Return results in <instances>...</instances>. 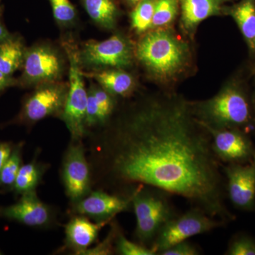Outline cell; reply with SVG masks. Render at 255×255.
<instances>
[{
  "label": "cell",
  "mask_w": 255,
  "mask_h": 255,
  "mask_svg": "<svg viewBox=\"0 0 255 255\" xmlns=\"http://www.w3.org/2000/svg\"><path fill=\"white\" fill-rule=\"evenodd\" d=\"M179 6V0H156L152 28H164L173 22Z\"/></svg>",
  "instance_id": "obj_24"
},
{
  "label": "cell",
  "mask_w": 255,
  "mask_h": 255,
  "mask_svg": "<svg viewBox=\"0 0 255 255\" xmlns=\"http://www.w3.org/2000/svg\"><path fill=\"white\" fill-rule=\"evenodd\" d=\"M62 179L65 192L73 204L91 192L90 164L82 141L72 142L64 157Z\"/></svg>",
  "instance_id": "obj_10"
},
{
  "label": "cell",
  "mask_w": 255,
  "mask_h": 255,
  "mask_svg": "<svg viewBox=\"0 0 255 255\" xmlns=\"http://www.w3.org/2000/svg\"><path fill=\"white\" fill-rule=\"evenodd\" d=\"M43 173L44 167L36 161H31L29 163L22 164L18 171L11 190H14L16 194L21 196L36 191Z\"/></svg>",
  "instance_id": "obj_21"
},
{
  "label": "cell",
  "mask_w": 255,
  "mask_h": 255,
  "mask_svg": "<svg viewBox=\"0 0 255 255\" xmlns=\"http://www.w3.org/2000/svg\"><path fill=\"white\" fill-rule=\"evenodd\" d=\"M23 143L14 145L11 155L0 171V188L11 189L22 165Z\"/></svg>",
  "instance_id": "obj_23"
},
{
  "label": "cell",
  "mask_w": 255,
  "mask_h": 255,
  "mask_svg": "<svg viewBox=\"0 0 255 255\" xmlns=\"http://www.w3.org/2000/svg\"><path fill=\"white\" fill-rule=\"evenodd\" d=\"M200 251L193 243L187 241L181 242L168 249L162 251L159 255H199Z\"/></svg>",
  "instance_id": "obj_31"
},
{
  "label": "cell",
  "mask_w": 255,
  "mask_h": 255,
  "mask_svg": "<svg viewBox=\"0 0 255 255\" xmlns=\"http://www.w3.org/2000/svg\"><path fill=\"white\" fill-rule=\"evenodd\" d=\"M53 17L62 28L73 26L77 21V10L70 0H49Z\"/></svg>",
  "instance_id": "obj_25"
},
{
  "label": "cell",
  "mask_w": 255,
  "mask_h": 255,
  "mask_svg": "<svg viewBox=\"0 0 255 255\" xmlns=\"http://www.w3.org/2000/svg\"><path fill=\"white\" fill-rule=\"evenodd\" d=\"M34 88L23 101L15 123L34 124L47 117L61 115L68 96V83L48 82Z\"/></svg>",
  "instance_id": "obj_9"
},
{
  "label": "cell",
  "mask_w": 255,
  "mask_h": 255,
  "mask_svg": "<svg viewBox=\"0 0 255 255\" xmlns=\"http://www.w3.org/2000/svg\"><path fill=\"white\" fill-rule=\"evenodd\" d=\"M127 1L130 4L136 5L137 4V3H138L139 1H140V0H127Z\"/></svg>",
  "instance_id": "obj_35"
},
{
  "label": "cell",
  "mask_w": 255,
  "mask_h": 255,
  "mask_svg": "<svg viewBox=\"0 0 255 255\" xmlns=\"http://www.w3.org/2000/svg\"><path fill=\"white\" fill-rule=\"evenodd\" d=\"M226 225V223L211 217L202 210L191 207L184 214L175 215L169 219L159 231L151 248L159 255L177 243Z\"/></svg>",
  "instance_id": "obj_8"
},
{
  "label": "cell",
  "mask_w": 255,
  "mask_h": 255,
  "mask_svg": "<svg viewBox=\"0 0 255 255\" xmlns=\"http://www.w3.org/2000/svg\"><path fill=\"white\" fill-rule=\"evenodd\" d=\"M81 3L97 26L107 30L116 27L120 14L116 0H81Z\"/></svg>",
  "instance_id": "obj_19"
},
{
  "label": "cell",
  "mask_w": 255,
  "mask_h": 255,
  "mask_svg": "<svg viewBox=\"0 0 255 255\" xmlns=\"http://www.w3.org/2000/svg\"><path fill=\"white\" fill-rule=\"evenodd\" d=\"M83 73L85 76L94 79L99 85L114 97H128L135 89L134 78L123 69H108Z\"/></svg>",
  "instance_id": "obj_17"
},
{
  "label": "cell",
  "mask_w": 255,
  "mask_h": 255,
  "mask_svg": "<svg viewBox=\"0 0 255 255\" xmlns=\"http://www.w3.org/2000/svg\"><path fill=\"white\" fill-rule=\"evenodd\" d=\"M226 255H255V239L250 235L239 233L228 243Z\"/></svg>",
  "instance_id": "obj_27"
},
{
  "label": "cell",
  "mask_w": 255,
  "mask_h": 255,
  "mask_svg": "<svg viewBox=\"0 0 255 255\" xmlns=\"http://www.w3.org/2000/svg\"><path fill=\"white\" fill-rule=\"evenodd\" d=\"M136 218L137 243L151 248L161 228L176 214L169 194L147 186H137L129 193Z\"/></svg>",
  "instance_id": "obj_4"
},
{
  "label": "cell",
  "mask_w": 255,
  "mask_h": 255,
  "mask_svg": "<svg viewBox=\"0 0 255 255\" xmlns=\"http://www.w3.org/2000/svg\"><path fill=\"white\" fill-rule=\"evenodd\" d=\"M65 68V56L58 48L49 43H36L26 48L17 87L28 88L60 81Z\"/></svg>",
  "instance_id": "obj_7"
},
{
  "label": "cell",
  "mask_w": 255,
  "mask_h": 255,
  "mask_svg": "<svg viewBox=\"0 0 255 255\" xmlns=\"http://www.w3.org/2000/svg\"><path fill=\"white\" fill-rule=\"evenodd\" d=\"M2 11H0V42L4 41L11 35V33L8 31L6 26L2 21Z\"/></svg>",
  "instance_id": "obj_34"
},
{
  "label": "cell",
  "mask_w": 255,
  "mask_h": 255,
  "mask_svg": "<svg viewBox=\"0 0 255 255\" xmlns=\"http://www.w3.org/2000/svg\"><path fill=\"white\" fill-rule=\"evenodd\" d=\"M107 186L128 195L147 186L184 198L228 224L226 179L209 131L189 102L175 94L148 96L128 107L97 148Z\"/></svg>",
  "instance_id": "obj_1"
},
{
  "label": "cell",
  "mask_w": 255,
  "mask_h": 255,
  "mask_svg": "<svg viewBox=\"0 0 255 255\" xmlns=\"http://www.w3.org/2000/svg\"><path fill=\"white\" fill-rule=\"evenodd\" d=\"M156 0H140L130 14V23L134 31L145 33L152 28Z\"/></svg>",
  "instance_id": "obj_22"
},
{
  "label": "cell",
  "mask_w": 255,
  "mask_h": 255,
  "mask_svg": "<svg viewBox=\"0 0 255 255\" xmlns=\"http://www.w3.org/2000/svg\"><path fill=\"white\" fill-rule=\"evenodd\" d=\"M253 105H254V108H255V99L254 102H253Z\"/></svg>",
  "instance_id": "obj_37"
},
{
  "label": "cell",
  "mask_w": 255,
  "mask_h": 255,
  "mask_svg": "<svg viewBox=\"0 0 255 255\" xmlns=\"http://www.w3.org/2000/svg\"><path fill=\"white\" fill-rule=\"evenodd\" d=\"M107 122L101 112L95 96L91 90H87V102L85 112V124L86 127H92Z\"/></svg>",
  "instance_id": "obj_29"
},
{
  "label": "cell",
  "mask_w": 255,
  "mask_h": 255,
  "mask_svg": "<svg viewBox=\"0 0 255 255\" xmlns=\"http://www.w3.org/2000/svg\"><path fill=\"white\" fill-rule=\"evenodd\" d=\"M135 56L147 73L162 84L179 78L191 61L187 42L164 28L146 32L135 46Z\"/></svg>",
  "instance_id": "obj_2"
},
{
  "label": "cell",
  "mask_w": 255,
  "mask_h": 255,
  "mask_svg": "<svg viewBox=\"0 0 255 255\" xmlns=\"http://www.w3.org/2000/svg\"><path fill=\"white\" fill-rule=\"evenodd\" d=\"M78 60L82 70L91 72L131 66L135 46L124 35L116 33L103 41L90 40L78 47Z\"/></svg>",
  "instance_id": "obj_6"
},
{
  "label": "cell",
  "mask_w": 255,
  "mask_h": 255,
  "mask_svg": "<svg viewBox=\"0 0 255 255\" xmlns=\"http://www.w3.org/2000/svg\"><path fill=\"white\" fill-rule=\"evenodd\" d=\"M113 224L112 230L105 241L95 248H89L82 255H107L113 254L114 251H115L114 242H115L117 230L119 228V226L116 223H113Z\"/></svg>",
  "instance_id": "obj_30"
},
{
  "label": "cell",
  "mask_w": 255,
  "mask_h": 255,
  "mask_svg": "<svg viewBox=\"0 0 255 255\" xmlns=\"http://www.w3.org/2000/svg\"><path fill=\"white\" fill-rule=\"evenodd\" d=\"M231 0H179L181 23L184 31L192 35L203 21L222 14L226 3Z\"/></svg>",
  "instance_id": "obj_15"
},
{
  "label": "cell",
  "mask_w": 255,
  "mask_h": 255,
  "mask_svg": "<svg viewBox=\"0 0 255 255\" xmlns=\"http://www.w3.org/2000/svg\"><path fill=\"white\" fill-rule=\"evenodd\" d=\"M90 90L95 96L101 112L107 122L115 110L116 100L114 99V96L107 92L100 85L97 86V85H92L90 87Z\"/></svg>",
  "instance_id": "obj_28"
},
{
  "label": "cell",
  "mask_w": 255,
  "mask_h": 255,
  "mask_svg": "<svg viewBox=\"0 0 255 255\" xmlns=\"http://www.w3.org/2000/svg\"><path fill=\"white\" fill-rule=\"evenodd\" d=\"M228 13L237 23L242 34L251 50H254L255 40V0H241Z\"/></svg>",
  "instance_id": "obj_20"
},
{
  "label": "cell",
  "mask_w": 255,
  "mask_h": 255,
  "mask_svg": "<svg viewBox=\"0 0 255 255\" xmlns=\"http://www.w3.org/2000/svg\"><path fill=\"white\" fill-rule=\"evenodd\" d=\"M0 255H1V252H0Z\"/></svg>",
  "instance_id": "obj_39"
},
{
  "label": "cell",
  "mask_w": 255,
  "mask_h": 255,
  "mask_svg": "<svg viewBox=\"0 0 255 255\" xmlns=\"http://www.w3.org/2000/svg\"><path fill=\"white\" fill-rule=\"evenodd\" d=\"M108 223H93L85 216H75L65 227L67 246L75 254H83L95 243L100 230Z\"/></svg>",
  "instance_id": "obj_16"
},
{
  "label": "cell",
  "mask_w": 255,
  "mask_h": 255,
  "mask_svg": "<svg viewBox=\"0 0 255 255\" xmlns=\"http://www.w3.org/2000/svg\"><path fill=\"white\" fill-rule=\"evenodd\" d=\"M254 50H255V40Z\"/></svg>",
  "instance_id": "obj_38"
},
{
  "label": "cell",
  "mask_w": 255,
  "mask_h": 255,
  "mask_svg": "<svg viewBox=\"0 0 255 255\" xmlns=\"http://www.w3.org/2000/svg\"><path fill=\"white\" fill-rule=\"evenodd\" d=\"M1 0H0V11H2V6L1 5Z\"/></svg>",
  "instance_id": "obj_36"
},
{
  "label": "cell",
  "mask_w": 255,
  "mask_h": 255,
  "mask_svg": "<svg viewBox=\"0 0 255 255\" xmlns=\"http://www.w3.org/2000/svg\"><path fill=\"white\" fill-rule=\"evenodd\" d=\"M226 196L236 209L255 211V157L246 164H223Z\"/></svg>",
  "instance_id": "obj_12"
},
{
  "label": "cell",
  "mask_w": 255,
  "mask_h": 255,
  "mask_svg": "<svg viewBox=\"0 0 255 255\" xmlns=\"http://www.w3.org/2000/svg\"><path fill=\"white\" fill-rule=\"evenodd\" d=\"M26 48L23 37L17 33H11L0 42V71L14 76L22 67Z\"/></svg>",
  "instance_id": "obj_18"
},
{
  "label": "cell",
  "mask_w": 255,
  "mask_h": 255,
  "mask_svg": "<svg viewBox=\"0 0 255 255\" xmlns=\"http://www.w3.org/2000/svg\"><path fill=\"white\" fill-rule=\"evenodd\" d=\"M114 248L117 254L121 255H155L152 248L142 246L138 243L129 241L121 230H117Z\"/></svg>",
  "instance_id": "obj_26"
},
{
  "label": "cell",
  "mask_w": 255,
  "mask_h": 255,
  "mask_svg": "<svg viewBox=\"0 0 255 255\" xmlns=\"http://www.w3.org/2000/svg\"><path fill=\"white\" fill-rule=\"evenodd\" d=\"M193 112L205 127L215 129H239L255 132V110L243 87L228 84L209 100L191 102Z\"/></svg>",
  "instance_id": "obj_3"
},
{
  "label": "cell",
  "mask_w": 255,
  "mask_h": 255,
  "mask_svg": "<svg viewBox=\"0 0 255 255\" xmlns=\"http://www.w3.org/2000/svg\"><path fill=\"white\" fill-rule=\"evenodd\" d=\"M73 204L76 214L96 222L110 223L117 214L132 207L130 194H111L103 191H92Z\"/></svg>",
  "instance_id": "obj_13"
},
{
  "label": "cell",
  "mask_w": 255,
  "mask_h": 255,
  "mask_svg": "<svg viewBox=\"0 0 255 255\" xmlns=\"http://www.w3.org/2000/svg\"><path fill=\"white\" fill-rule=\"evenodd\" d=\"M64 51L68 60V92L60 118L66 125L72 142L82 141L85 132V112L87 90L84 82V73L78 60V47L73 40L63 42Z\"/></svg>",
  "instance_id": "obj_5"
},
{
  "label": "cell",
  "mask_w": 255,
  "mask_h": 255,
  "mask_svg": "<svg viewBox=\"0 0 255 255\" xmlns=\"http://www.w3.org/2000/svg\"><path fill=\"white\" fill-rule=\"evenodd\" d=\"M204 127L211 135L213 150L221 163L246 164L255 158V145L249 134L239 129Z\"/></svg>",
  "instance_id": "obj_11"
},
{
  "label": "cell",
  "mask_w": 255,
  "mask_h": 255,
  "mask_svg": "<svg viewBox=\"0 0 255 255\" xmlns=\"http://www.w3.org/2000/svg\"><path fill=\"white\" fill-rule=\"evenodd\" d=\"M53 218L51 209L40 200L36 191L23 194L14 204L0 206V219L16 221L31 227L50 224Z\"/></svg>",
  "instance_id": "obj_14"
},
{
  "label": "cell",
  "mask_w": 255,
  "mask_h": 255,
  "mask_svg": "<svg viewBox=\"0 0 255 255\" xmlns=\"http://www.w3.org/2000/svg\"><path fill=\"white\" fill-rule=\"evenodd\" d=\"M14 145L9 142H0V171L11 155Z\"/></svg>",
  "instance_id": "obj_32"
},
{
  "label": "cell",
  "mask_w": 255,
  "mask_h": 255,
  "mask_svg": "<svg viewBox=\"0 0 255 255\" xmlns=\"http://www.w3.org/2000/svg\"><path fill=\"white\" fill-rule=\"evenodd\" d=\"M17 78L9 76L0 71V95L11 87L17 86Z\"/></svg>",
  "instance_id": "obj_33"
}]
</instances>
